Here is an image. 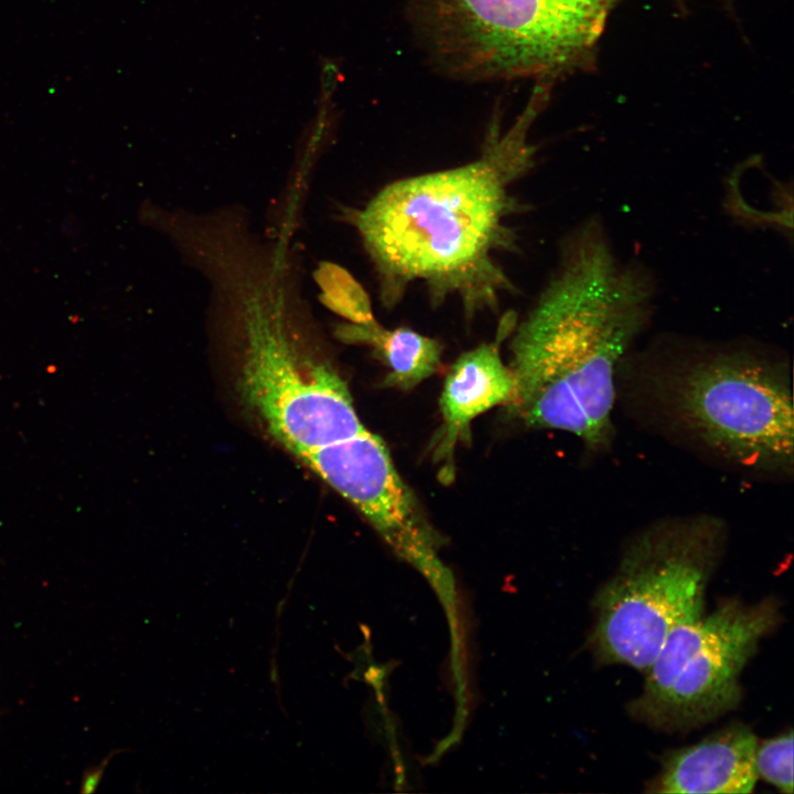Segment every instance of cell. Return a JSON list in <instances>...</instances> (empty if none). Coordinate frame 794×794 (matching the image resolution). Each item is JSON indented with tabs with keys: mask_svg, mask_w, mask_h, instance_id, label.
<instances>
[{
	"mask_svg": "<svg viewBox=\"0 0 794 794\" xmlns=\"http://www.w3.org/2000/svg\"><path fill=\"white\" fill-rule=\"evenodd\" d=\"M546 99L538 83L513 125L501 132L493 122L476 160L398 180L355 213L386 307L415 282L432 301L459 299L466 314L495 308L512 290L498 256L514 245L512 185L533 163L528 131Z\"/></svg>",
	"mask_w": 794,
	"mask_h": 794,
	"instance_id": "obj_1",
	"label": "cell"
},
{
	"mask_svg": "<svg viewBox=\"0 0 794 794\" xmlns=\"http://www.w3.org/2000/svg\"><path fill=\"white\" fill-rule=\"evenodd\" d=\"M643 265L618 256L602 222L565 239L556 272L511 342L507 406L526 425L573 434L591 450L613 437L619 363L653 313Z\"/></svg>",
	"mask_w": 794,
	"mask_h": 794,
	"instance_id": "obj_2",
	"label": "cell"
},
{
	"mask_svg": "<svg viewBox=\"0 0 794 794\" xmlns=\"http://www.w3.org/2000/svg\"><path fill=\"white\" fill-rule=\"evenodd\" d=\"M211 264L217 298L234 309L239 343V389L267 431L287 450L304 453L366 429L345 382L311 351L289 319L285 287L278 291L236 257Z\"/></svg>",
	"mask_w": 794,
	"mask_h": 794,
	"instance_id": "obj_3",
	"label": "cell"
},
{
	"mask_svg": "<svg viewBox=\"0 0 794 794\" xmlns=\"http://www.w3.org/2000/svg\"><path fill=\"white\" fill-rule=\"evenodd\" d=\"M723 533L721 522L701 515L659 522L630 541L592 602L589 643L600 663L645 673L670 630L704 613Z\"/></svg>",
	"mask_w": 794,
	"mask_h": 794,
	"instance_id": "obj_4",
	"label": "cell"
},
{
	"mask_svg": "<svg viewBox=\"0 0 794 794\" xmlns=\"http://www.w3.org/2000/svg\"><path fill=\"white\" fill-rule=\"evenodd\" d=\"M615 0H410L432 60L468 79L544 77L597 41Z\"/></svg>",
	"mask_w": 794,
	"mask_h": 794,
	"instance_id": "obj_5",
	"label": "cell"
},
{
	"mask_svg": "<svg viewBox=\"0 0 794 794\" xmlns=\"http://www.w3.org/2000/svg\"><path fill=\"white\" fill-rule=\"evenodd\" d=\"M780 619L769 598L753 604L725 600L709 614L682 621L645 670L629 713L653 728L685 731L731 711L741 700L743 668Z\"/></svg>",
	"mask_w": 794,
	"mask_h": 794,
	"instance_id": "obj_6",
	"label": "cell"
},
{
	"mask_svg": "<svg viewBox=\"0 0 794 794\" xmlns=\"http://www.w3.org/2000/svg\"><path fill=\"white\" fill-rule=\"evenodd\" d=\"M670 404L700 441L745 468L792 473L794 412L783 362L719 351L673 377Z\"/></svg>",
	"mask_w": 794,
	"mask_h": 794,
	"instance_id": "obj_7",
	"label": "cell"
},
{
	"mask_svg": "<svg viewBox=\"0 0 794 794\" xmlns=\"http://www.w3.org/2000/svg\"><path fill=\"white\" fill-rule=\"evenodd\" d=\"M299 459L361 512L398 552L425 569L438 567L431 527L378 436L365 430Z\"/></svg>",
	"mask_w": 794,
	"mask_h": 794,
	"instance_id": "obj_8",
	"label": "cell"
},
{
	"mask_svg": "<svg viewBox=\"0 0 794 794\" xmlns=\"http://www.w3.org/2000/svg\"><path fill=\"white\" fill-rule=\"evenodd\" d=\"M758 739L741 723L722 728L699 742L667 753L650 792L668 794H745L758 775Z\"/></svg>",
	"mask_w": 794,
	"mask_h": 794,
	"instance_id": "obj_9",
	"label": "cell"
},
{
	"mask_svg": "<svg viewBox=\"0 0 794 794\" xmlns=\"http://www.w3.org/2000/svg\"><path fill=\"white\" fill-rule=\"evenodd\" d=\"M515 382L496 343L463 353L451 366L440 398L448 441L453 442L473 418L497 405H507Z\"/></svg>",
	"mask_w": 794,
	"mask_h": 794,
	"instance_id": "obj_10",
	"label": "cell"
},
{
	"mask_svg": "<svg viewBox=\"0 0 794 794\" xmlns=\"http://www.w3.org/2000/svg\"><path fill=\"white\" fill-rule=\"evenodd\" d=\"M343 340L371 346L389 372L386 385L401 389L417 386L438 369L442 346L429 336L409 328L387 330L377 322L371 325L346 324L340 329Z\"/></svg>",
	"mask_w": 794,
	"mask_h": 794,
	"instance_id": "obj_11",
	"label": "cell"
},
{
	"mask_svg": "<svg viewBox=\"0 0 794 794\" xmlns=\"http://www.w3.org/2000/svg\"><path fill=\"white\" fill-rule=\"evenodd\" d=\"M325 304L352 324L376 323L371 299L362 285L344 268L325 264L319 271Z\"/></svg>",
	"mask_w": 794,
	"mask_h": 794,
	"instance_id": "obj_12",
	"label": "cell"
},
{
	"mask_svg": "<svg viewBox=\"0 0 794 794\" xmlns=\"http://www.w3.org/2000/svg\"><path fill=\"white\" fill-rule=\"evenodd\" d=\"M754 768L758 777L763 779L786 794L793 793V732L757 743Z\"/></svg>",
	"mask_w": 794,
	"mask_h": 794,
	"instance_id": "obj_13",
	"label": "cell"
},
{
	"mask_svg": "<svg viewBox=\"0 0 794 794\" xmlns=\"http://www.w3.org/2000/svg\"><path fill=\"white\" fill-rule=\"evenodd\" d=\"M319 65L320 93L318 100H330L342 81L340 62L333 57L321 56Z\"/></svg>",
	"mask_w": 794,
	"mask_h": 794,
	"instance_id": "obj_14",
	"label": "cell"
}]
</instances>
